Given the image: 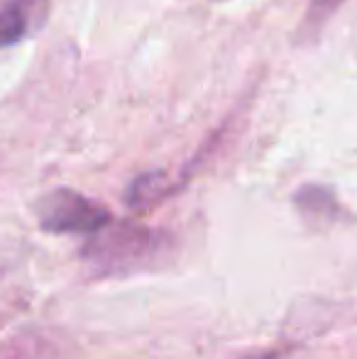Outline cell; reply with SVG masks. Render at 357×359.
Masks as SVG:
<instances>
[{"instance_id": "7a4b0ae2", "label": "cell", "mask_w": 357, "mask_h": 359, "mask_svg": "<svg viewBox=\"0 0 357 359\" xmlns=\"http://www.w3.org/2000/svg\"><path fill=\"white\" fill-rule=\"evenodd\" d=\"M34 215L42 230L57 235H79V232L90 235L113 220L103 203L72 189H54L44 194L34 203Z\"/></svg>"}, {"instance_id": "277c9868", "label": "cell", "mask_w": 357, "mask_h": 359, "mask_svg": "<svg viewBox=\"0 0 357 359\" xmlns=\"http://www.w3.org/2000/svg\"><path fill=\"white\" fill-rule=\"evenodd\" d=\"M174 191L172 181L162 171H147L140 174L125 191V203L135 213H149L154 205H159Z\"/></svg>"}, {"instance_id": "5b68a950", "label": "cell", "mask_w": 357, "mask_h": 359, "mask_svg": "<svg viewBox=\"0 0 357 359\" xmlns=\"http://www.w3.org/2000/svg\"><path fill=\"white\" fill-rule=\"evenodd\" d=\"M294 201L301 213L316 222H335L343 215V205L338 203L333 191H328L325 186H316V184L301 186V191L296 194Z\"/></svg>"}, {"instance_id": "8992f818", "label": "cell", "mask_w": 357, "mask_h": 359, "mask_svg": "<svg viewBox=\"0 0 357 359\" xmlns=\"http://www.w3.org/2000/svg\"><path fill=\"white\" fill-rule=\"evenodd\" d=\"M345 0H311L309 10H306V18H304V29L301 34L309 39L318 37V32L325 27L330 18L338 13V8L343 5Z\"/></svg>"}, {"instance_id": "6da1fadb", "label": "cell", "mask_w": 357, "mask_h": 359, "mask_svg": "<svg viewBox=\"0 0 357 359\" xmlns=\"http://www.w3.org/2000/svg\"><path fill=\"white\" fill-rule=\"evenodd\" d=\"M159 250V235L137 222H113L90 232L83 259L98 274H128L152 262Z\"/></svg>"}, {"instance_id": "3957f363", "label": "cell", "mask_w": 357, "mask_h": 359, "mask_svg": "<svg viewBox=\"0 0 357 359\" xmlns=\"http://www.w3.org/2000/svg\"><path fill=\"white\" fill-rule=\"evenodd\" d=\"M49 18V0H5L0 5V49L18 47Z\"/></svg>"}]
</instances>
